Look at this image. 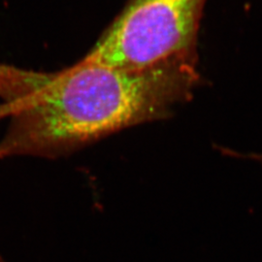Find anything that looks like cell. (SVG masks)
<instances>
[{
  "mask_svg": "<svg viewBox=\"0 0 262 262\" xmlns=\"http://www.w3.org/2000/svg\"><path fill=\"white\" fill-rule=\"evenodd\" d=\"M0 262H7V261H6V260H5V259H4V258H3V257H2V256H1V255H0Z\"/></svg>",
  "mask_w": 262,
  "mask_h": 262,
  "instance_id": "3957f363",
  "label": "cell"
},
{
  "mask_svg": "<svg viewBox=\"0 0 262 262\" xmlns=\"http://www.w3.org/2000/svg\"><path fill=\"white\" fill-rule=\"evenodd\" d=\"M205 0H132L84 58L142 70L191 56Z\"/></svg>",
  "mask_w": 262,
  "mask_h": 262,
  "instance_id": "7a4b0ae2",
  "label": "cell"
},
{
  "mask_svg": "<svg viewBox=\"0 0 262 262\" xmlns=\"http://www.w3.org/2000/svg\"><path fill=\"white\" fill-rule=\"evenodd\" d=\"M188 81L176 62L142 70L83 58L56 72L0 63V160L66 158L114 132L163 119L186 100Z\"/></svg>",
  "mask_w": 262,
  "mask_h": 262,
  "instance_id": "6da1fadb",
  "label": "cell"
}]
</instances>
